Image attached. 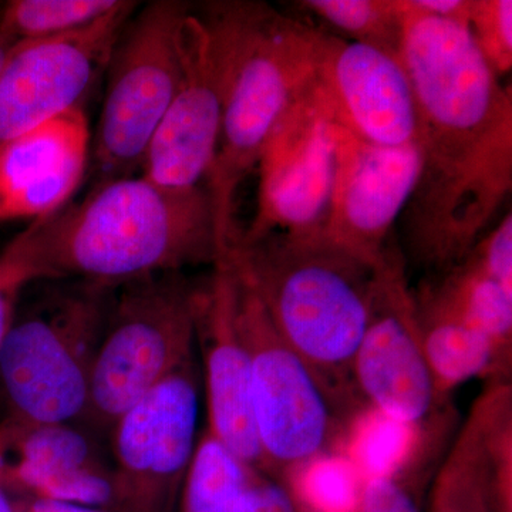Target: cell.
<instances>
[{
  "instance_id": "13",
  "label": "cell",
  "mask_w": 512,
  "mask_h": 512,
  "mask_svg": "<svg viewBox=\"0 0 512 512\" xmlns=\"http://www.w3.org/2000/svg\"><path fill=\"white\" fill-rule=\"evenodd\" d=\"M180 49V83L140 174L173 190H194L205 187L217 154L224 73L210 26L191 9L181 26Z\"/></svg>"
},
{
  "instance_id": "25",
  "label": "cell",
  "mask_w": 512,
  "mask_h": 512,
  "mask_svg": "<svg viewBox=\"0 0 512 512\" xmlns=\"http://www.w3.org/2000/svg\"><path fill=\"white\" fill-rule=\"evenodd\" d=\"M296 5L346 33L350 40L399 56L403 33L399 0H302Z\"/></svg>"
},
{
  "instance_id": "2",
  "label": "cell",
  "mask_w": 512,
  "mask_h": 512,
  "mask_svg": "<svg viewBox=\"0 0 512 512\" xmlns=\"http://www.w3.org/2000/svg\"><path fill=\"white\" fill-rule=\"evenodd\" d=\"M2 252L30 284L70 279L110 289L222 261L207 188L173 190L143 174L94 185Z\"/></svg>"
},
{
  "instance_id": "12",
  "label": "cell",
  "mask_w": 512,
  "mask_h": 512,
  "mask_svg": "<svg viewBox=\"0 0 512 512\" xmlns=\"http://www.w3.org/2000/svg\"><path fill=\"white\" fill-rule=\"evenodd\" d=\"M136 8V2L121 0L87 28L13 46L0 70V147L83 106Z\"/></svg>"
},
{
  "instance_id": "26",
  "label": "cell",
  "mask_w": 512,
  "mask_h": 512,
  "mask_svg": "<svg viewBox=\"0 0 512 512\" xmlns=\"http://www.w3.org/2000/svg\"><path fill=\"white\" fill-rule=\"evenodd\" d=\"M289 481L295 501L312 512H356L365 483L342 453L313 458L293 471Z\"/></svg>"
},
{
  "instance_id": "21",
  "label": "cell",
  "mask_w": 512,
  "mask_h": 512,
  "mask_svg": "<svg viewBox=\"0 0 512 512\" xmlns=\"http://www.w3.org/2000/svg\"><path fill=\"white\" fill-rule=\"evenodd\" d=\"M441 303L488 336L512 357V293L464 259L424 284Z\"/></svg>"
},
{
  "instance_id": "15",
  "label": "cell",
  "mask_w": 512,
  "mask_h": 512,
  "mask_svg": "<svg viewBox=\"0 0 512 512\" xmlns=\"http://www.w3.org/2000/svg\"><path fill=\"white\" fill-rule=\"evenodd\" d=\"M333 127L338 167L325 238L377 268L419 181L420 147L372 146L338 124Z\"/></svg>"
},
{
  "instance_id": "33",
  "label": "cell",
  "mask_w": 512,
  "mask_h": 512,
  "mask_svg": "<svg viewBox=\"0 0 512 512\" xmlns=\"http://www.w3.org/2000/svg\"><path fill=\"white\" fill-rule=\"evenodd\" d=\"M26 512H103L96 507H87V505L64 503V501L45 500L37 498L29 505Z\"/></svg>"
},
{
  "instance_id": "4",
  "label": "cell",
  "mask_w": 512,
  "mask_h": 512,
  "mask_svg": "<svg viewBox=\"0 0 512 512\" xmlns=\"http://www.w3.org/2000/svg\"><path fill=\"white\" fill-rule=\"evenodd\" d=\"M225 259L330 399L336 404L356 394L353 357L369 320L380 265L366 264L326 238L281 234L234 241Z\"/></svg>"
},
{
  "instance_id": "23",
  "label": "cell",
  "mask_w": 512,
  "mask_h": 512,
  "mask_svg": "<svg viewBox=\"0 0 512 512\" xmlns=\"http://www.w3.org/2000/svg\"><path fill=\"white\" fill-rule=\"evenodd\" d=\"M121 0H13L0 12V33L12 42L76 32L113 12Z\"/></svg>"
},
{
  "instance_id": "30",
  "label": "cell",
  "mask_w": 512,
  "mask_h": 512,
  "mask_svg": "<svg viewBox=\"0 0 512 512\" xmlns=\"http://www.w3.org/2000/svg\"><path fill=\"white\" fill-rule=\"evenodd\" d=\"M234 512H298V504L286 485L258 474Z\"/></svg>"
},
{
  "instance_id": "1",
  "label": "cell",
  "mask_w": 512,
  "mask_h": 512,
  "mask_svg": "<svg viewBox=\"0 0 512 512\" xmlns=\"http://www.w3.org/2000/svg\"><path fill=\"white\" fill-rule=\"evenodd\" d=\"M399 59L416 100L421 171L402 214L414 264L434 276L461 264L512 188V97L466 22L399 0Z\"/></svg>"
},
{
  "instance_id": "29",
  "label": "cell",
  "mask_w": 512,
  "mask_h": 512,
  "mask_svg": "<svg viewBox=\"0 0 512 512\" xmlns=\"http://www.w3.org/2000/svg\"><path fill=\"white\" fill-rule=\"evenodd\" d=\"M481 271L512 293V212L504 215L493 231L474 245L467 255Z\"/></svg>"
},
{
  "instance_id": "3",
  "label": "cell",
  "mask_w": 512,
  "mask_h": 512,
  "mask_svg": "<svg viewBox=\"0 0 512 512\" xmlns=\"http://www.w3.org/2000/svg\"><path fill=\"white\" fill-rule=\"evenodd\" d=\"M200 15L217 42L224 73L220 141L205 188L225 258L237 237L239 185L279 123L315 86L322 30L261 2H211Z\"/></svg>"
},
{
  "instance_id": "7",
  "label": "cell",
  "mask_w": 512,
  "mask_h": 512,
  "mask_svg": "<svg viewBox=\"0 0 512 512\" xmlns=\"http://www.w3.org/2000/svg\"><path fill=\"white\" fill-rule=\"evenodd\" d=\"M190 6L158 0L131 16L107 63L92 147L94 185L141 171L181 77L180 33Z\"/></svg>"
},
{
  "instance_id": "32",
  "label": "cell",
  "mask_w": 512,
  "mask_h": 512,
  "mask_svg": "<svg viewBox=\"0 0 512 512\" xmlns=\"http://www.w3.org/2000/svg\"><path fill=\"white\" fill-rule=\"evenodd\" d=\"M410 9L436 18L466 22L470 0H404Z\"/></svg>"
},
{
  "instance_id": "14",
  "label": "cell",
  "mask_w": 512,
  "mask_h": 512,
  "mask_svg": "<svg viewBox=\"0 0 512 512\" xmlns=\"http://www.w3.org/2000/svg\"><path fill=\"white\" fill-rule=\"evenodd\" d=\"M316 90L330 120L359 140L419 144L416 100L399 56L322 32Z\"/></svg>"
},
{
  "instance_id": "27",
  "label": "cell",
  "mask_w": 512,
  "mask_h": 512,
  "mask_svg": "<svg viewBox=\"0 0 512 512\" xmlns=\"http://www.w3.org/2000/svg\"><path fill=\"white\" fill-rule=\"evenodd\" d=\"M468 29L498 77L512 67L511 0H470Z\"/></svg>"
},
{
  "instance_id": "20",
  "label": "cell",
  "mask_w": 512,
  "mask_h": 512,
  "mask_svg": "<svg viewBox=\"0 0 512 512\" xmlns=\"http://www.w3.org/2000/svg\"><path fill=\"white\" fill-rule=\"evenodd\" d=\"M430 512H503L495 491L483 396L471 404L431 491Z\"/></svg>"
},
{
  "instance_id": "10",
  "label": "cell",
  "mask_w": 512,
  "mask_h": 512,
  "mask_svg": "<svg viewBox=\"0 0 512 512\" xmlns=\"http://www.w3.org/2000/svg\"><path fill=\"white\" fill-rule=\"evenodd\" d=\"M258 167L255 218L235 241H254L269 234L325 238L338 153L335 127L316 83L266 141Z\"/></svg>"
},
{
  "instance_id": "28",
  "label": "cell",
  "mask_w": 512,
  "mask_h": 512,
  "mask_svg": "<svg viewBox=\"0 0 512 512\" xmlns=\"http://www.w3.org/2000/svg\"><path fill=\"white\" fill-rule=\"evenodd\" d=\"M407 460L393 473L365 480L356 512H421L416 494L404 478Z\"/></svg>"
},
{
  "instance_id": "35",
  "label": "cell",
  "mask_w": 512,
  "mask_h": 512,
  "mask_svg": "<svg viewBox=\"0 0 512 512\" xmlns=\"http://www.w3.org/2000/svg\"><path fill=\"white\" fill-rule=\"evenodd\" d=\"M6 484L2 477V471H0V512H18L10 503L8 495H6Z\"/></svg>"
},
{
  "instance_id": "16",
  "label": "cell",
  "mask_w": 512,
  "mask_h": 512,
  "mask_svg": "<svg viewBox=\"0 0 512 512\" xmlns=\"http://www.w3.org/2000/svg\"><path fill=\"white\" fill-rule=\"evenodd\" d=\"M202 286L197 320L208 427L248 466L265 471L252 410L251 360L238 326V279L224 259Z\"/></svg>"
},
{
  "instance_id": "9",
  "label": "cell",
  "mask_w": 512,
  "mask_h": 512,
  "mask_svg": "<svg viewBox=\"0 0 512 512\" xmlns=\"http://www.w3.org/2000/svg\"><path fill=\"white\" fill-rule=\"evenodd\" d=\"M200 372L191 357L116 421L110 501L158 512L184 485L198 443Z\"/></svg>"
},
{
  "instance_id": "5",
  "label": "cell",
  "mask_w": 512,
  "mask_h": 512,
  "mask_svg": "<svg viewBox=\"0 0 512 512\" xmlns=\"http://www.w3.org/2000/svg\"><path fill=\"white\" fill-rule=\"evenodd\" d=\"M37 285L29 305H18L0 349V384L9 419L70 424L86 414L94 359L117 289L70 279Z\"/></svg>"
},
{
  "instance_id": "11",
  "label": "cell",
  "mask_w": 512,
  "mask_h": 512,
  "mask_svg": "<svg viewBox=\"0 0 512 512\" xmlns=\"http://www.w3.org/2000/svg\"><path fill=\"white\" fill-rule=\"evenodd\" d=\"M403 259L392 245L377 268L369 320L353 357L352 382L367 409L420 429L441 403L424 355Z\"/></svg>"
},
{
  "instance_id": "18",
  "label": "cell",
  "mask_w": 512,
  "mask_h": 512,
  "mask_svg": "<svg viewBox=\"0 0 512 512\" xmlns=\"http://www.w3.org/2000/svg\"><path fill=\"white\" fill-rule=\"evenodd\" d=\"M70 424L0 421V471L6 485L37 498L99 507L111 500V470Z\"/></svg>"
},
{
  "instance_id": "31",
  "label": "cell",
  "mask_w": 512,
  "mask_h": 512,
  "mask_svg": "<svg viewBox=\"0 0 512 512\" xmlns=\"http://www.w3.org/2000/svg\"><path fill=\"white\" fill-rule=\"evenodd\" d=\"M29 285V279L19 266L0 252V349L15 319L20 298Z\"/></svg>"
},
{
  "instance_id": "19",
  "label": "cell",
  "mask_w": 512,
  "mask_h": 512,
  "mask_svg": "<svg viewBox=\"0 0 512 512\" xmlns=\"http://www.w3.org/2000/svg\"><path fill=\"white\" fill-rule=\"evenodd\" d=\"M427 365L443 404L473 379L511 382L512 357L421 286L413 291Z\"/></svg>"
},
{
  "instance_id": "8",
  "label": "cell",
  "mask_w": 512,
  "mask_h": 512,
  "mask_svg": "<svg viewBox=\"0 0 512 512\" xmlns=\"http://www.w3.org/2000/svg\"><path fill=\"white\" fill-rule=\"evenodd\" d=\"M237 279L238 326L251 360L252 410L264 468L288 477L332 453L340 431L336 404L276 332L255 293Z\"/></svg>"
},
{
  "instance_id": "24",
  "label": "cell",
  "mask_w": 512,
  "mask_h": 512,
  "mask_svg": "<svg viewBox=\"0 0 512 512\" xmlns=\"http://www.w3.org/2000/svg\"><path fill=\"white\" fill-rule=\"evenodd\" d=\"M420 429L403 426L367 409L349 424L343 456L349 458L363 480L393 473L416 448Z\"/></svg>"
},
{
  "instance_id": "34",
  "label": "cell",
  "mask_w": 512,
  "mask_h": 512,
  "mask_svg": "<svg viewBox=\"0 0 512 512\" xmlns=\"http://www.w3.org/2000/svg\"><path fill=\"white\" fill-rule=\"evenodd\" d=\"M15 45V42H12V40L0 33V70H2L6 60H8L10 52H12L13 46Z\"/></svg>"
},
{
  "instance_id": "22",
  "label": "cell",
  "mask_w": 512,
  "mask_h": 512,
  "mask_svg": "<svg viewBox=\"0 0 512 512\" xmlns=\"http://www.w3.org/2000/svg\"><path fill=\"white\" fill-rule=\"evenodd\" d=\"M261 471L235 456L214 434L198 439L184 481V512H234Z\"/></svg>"
},
{
  "instance_id": "17",
  "label": "cell",
  "mask_w": 512,
  "mask_h": 512,
  "mask_svg": "<svg viewBox=\"0 0 512 512\" xmlns=\"http://www.w3.org/2000/svg\"><path fill=\"white\" fill-rule=\"evenodd\" d=\"M92 134L83 106L0 147V222L40 220L62 210L82 184Z\"/></svg>"
},
{
  "instance_id": "6",
  "label": "cell",
  "mask_w": 512,
  "mask_h": 512,
  "mask_svg": "<svg viewBox=\"0 0 512 512\" xmlns=\"http://www.w3.org/2000/svg\"><path fill=\"white\" fill-rule=\"evenodd\" d=\"M202 286L183 272L121 286L97 349L83 419L110 431L197 348Z\"/></svg>"
}]
</instances>
